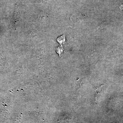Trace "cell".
<instances>
[{"instance_id": "cell-1", "label": "cell", "mask_w": 123, "mask_h": 123, "mask_svg": "<svg viewBox=\"0 0 123 123\" xmlns=\"http://www.w3.org/2000/svg\"><path fill=\"white\" fill-rule=\"evenodd\" d=\"M37 0L38 2H40V3H46L51 0Z\"/></svg>"}]
</instances>
